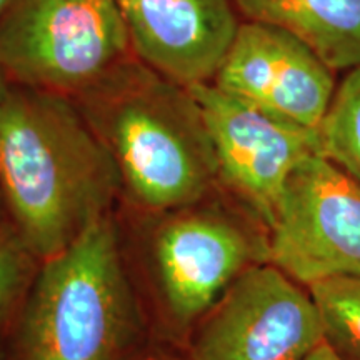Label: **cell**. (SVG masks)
Masks as SVG:
<instances>
[{"label": "cell", "instance_id": "cell-13", "mask_svg": "<svg viewBox=\"0 0 360 360\" xmlns=\"http://www.w3.org/2000/svg\"><path fill=\"white\" fill-rule=\"evenodd\" d=\"M321 315L323 342L344 360H360V276H340L307 287Z\"/></svg>", "mask_w": 360, "mask_h": 360}, {"label": "cell", "instance_id": "cell-20", "mask_svg": "<svg viewBox=\"0 0 360 360\" xmlns=\"http://www.w3.org/2000/svg\"><path fill=\"white\" fill-rule=\"evenodd\" d=\"M11 2H12V0H0V15H2L4 11H6Z\"/></svg>", "mask_w": 360, "mask_h": 360}, {"label": "cell", "instance_id": "cell-14", "mask_svg": "<svg viewBox=\"0 0 360 360\" xmlns=\"http://www.w3.org/2000/svg\"><path fill=\"white\" fill-rule=\"evenodd\" d=\"M37 259L15 231L0 238V334L11 326L37 272Z\"/></svg>", "mask_w": 360, "mask_h": 360}, {"label": "cell", "instance_id": "cell-15", "mask_svg": "<svg viewBox=\"0 0 360 360\" xmlns=\"http://www.w3.org/2000/svg\"><path fill=\"white\" fill-rule=\"evenodd\" d=\"M304 360H344L327 342H322L317 349H314Z\"/></svg>", "mask_w": 360, "mask_h": 360}, {"label": "cell", "instance_id": "cell-1", "mask_svg": "<svg viewBox=\"0 0 360 360\" xmlns=\"http://www.w3.org/2000/svg\"><path fill=\"white\" fill-rule=\"evenodd\" d=\"M120 184L110 150L62 94L8 85L0 97V191L37 262L107 217Z\"/></svg>", "mask_w": 360, "mask_h": 360}, {"label": "cell", "instance_id": "cell-8", "mask_svg": "<svg viewBox=\"0 0 360 360\" xmlns=\"http://www.w3.org/2000/svg\"><path fill=\"white\" fill-rule=\"evenodd\" d=\"M157 289L179 326L199 321L236 278L269 262L267 238L215 210H175L159 225L150 245Z\"/></svg>", "mask_w": 360, "mask_h": 360}, {"label": "cell", "instance_id": "cell-11", "mask_svg": "<svg viewBox=\"0 0 360 360\" xmlns=\"http://www.w3.org/2000/svg\"><path fill=\"white\" fill-rule=\"evenodd\" d=\"M252 22L287 30L332 70L360 65V0H233Z\"/></svg>", "mask_w": 360, "mask_h": 360}, {"label": "cell", "instance_id": "cell-16", "mask_svg": "<svg viewBox=\"0 0 360 360\" xmlns=\"http://www.w3.org/2000/svg\"><path fill=\"white\" fill-rule=\"evenodd\" d=\"M13 231L11 217H8L7 207H6V200H4L2 191H0V238H2L6 233Z\"/></svg>", "mask_w": 360, "mask_h": 360}, {"label": "cell", "instance_id": "cell-5", "mask_svg": "<svg viewBox=\"0 0 360 360\" xmlns=\"http://www.w3.org/2000/svg\"><path fill=\"white\" fill-rule=\"evenodd\" d=\"M269 262L300 285L360 276V184L322 154L295 167L269 227Z\"/></svg>", "mask_w": 360, "mask_h": 360}, {"label": "cell", "instance_id": "cell-7", "mask_svg": "<svg viewBox=\"0 0 360 360\" xmlns=\"http://www.w3.org/2000/svg\"><path fill=\"white\" fill-rule=\"evenodd\" d=\"M186 89L212 143L219 179L269 231L290 174L307 157L321 154L319 129L270 115L212 82Z\"/></svg>", "mask_w": 360, "mask_h": 360}, {"label": "cell", "instance_id": "cell-10", "mask_svg": "<svg viewBox=\"0 0 360 360\" xmlns=\"http://www.w3.org/2000/svg\"><path fill=\"white\" fill-rule=\"evenodd\" d=\"M130 47L155 74L188 87L210 82L236 39L229 0H115Z\"/></svg>", "mask_w": 360, "mask_h": 360}, {"label": "cell", "instance_id": "cell-19", "mask_svg": "<svg viewBox=\"0 0 360 360\" xmlns=\"http://www.w3.org/2000/svg\"><path fill=\"white\" fill-rule=\"evenodd\" d=\"M8 85H11V82H8V80L6 79V75H4L2 72H0V97H2L4 94H6V90L8 89Z\"/></svg>", "mask_w": 360, "mask_h": 360}, {"label": "cell", "instance_id": "cell-12", "mask_svg": "<svg viewBox=\"0 0 360 360\" xmlns=\"http://www.w3.org/2000/svg\"><path fill=\"white\" fill-rule=\"evenodd\" d=\"M321 154L360 184V65L335 89L322 124Z\"/></svg>", "mask_w": 360, "mask_h": 360}, {"label": "cell", "instance_id": "cell-18", "mask_svg": "<svg viewBox=\"0 0 360 360\" xmlns=\"http://www.w3.org/2000/svg\"><path fill=\"white\" fill-rule=\"evenodd\" d=\"M0 360H11V355H8V352H7L6 340H4L2 334H0Z\"/></svg>", "mask_w": 360, "mask_h": 360}, {"label": "cell", "instance_id": "cell-2", "mask_svg": "<svg viewBox=\"0 0 360 360\" xmlns=\"http://www.w3.org/2000/svg\"><path fill=\"white\" fill-rule=\"evenodd\" d=\"M6 330L11 360H117L127 350L139 312L109 215L39 262Z\"/></svg>", "mask_w": 360, "mask_h": 360}, {"label": "cell", "instance_id": "cell-4", "mask_svg": "<svg viewBox=\"0 0 360 360\" xmlns=\"http://www.w3.org/2000/svg\"><path fill=\"white\" fill-rule=\"evenodd\" d=\"M129 47L115 0H12L0 15V72L22 87L89 90Z\"/></svg>", "mask_w": 360, "mask_h": 360}, {"label": "cell", "instance_id": "cell-6", "mask_svg": "<svg viewBox=\"0 0 360 360\" xmlns=\"http://www.w3.org/2000/svg\"><path fill=\"white\" fill-rule=\"evenodd\" d=\"M202 319L191 360H304L323 342L309 289L270 262L245 269Z\"/></svg>", "mask_w": 360, "mask_h": 360}, {"label": "cell", "instance_id": "cell-3", "mask_svg": "<svg viewBox=\"0 0 360 360\" xmlns=\"http://www.w3.org/2000/svg\"><path fill=\"white\" fill-rule=\"evenodd\" d=\"M92 89L102 94L90 124L132 199L150 210L195 205L219 175L212 143L187 89L148 67L114 69Z\"/></svg>", "mask_w": 360, "mask_h": 360}, {"label": "cell", "instance_id": "cell-9", "mask_svg": "<svg viewBox=\"0 0 360 360\" xmlns=\"http://www.w3.org/2000/svg\"><path fill=\"white\" fill-rule=\"evenodd\" d=\"M214 85L267 114L319 129L335 94L334 70L307 44L278 27L247 22Z\"/></svg>", "mask_w": 360, "mask_h": 360}, {"label": "cell", "instance_id": "cell-17", "mask_svg": "<svg viewBox=\"0 0 360 360\" xmlns=\"http://www.w3.org/2000/svg\"><path fill=\"white\" fill-rule=\"evenodd\" d=\"M142 360H182L179 357H174V355H167V354H152L143 357Z\"/></svg>", "mask_w": 360, "mask_h": 360}]
</instances>
